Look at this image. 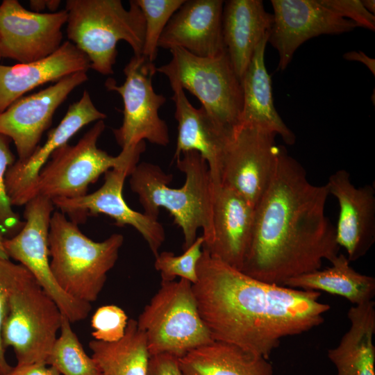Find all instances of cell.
Here are the masks:
<instances>
[{
	"instance_id": "21",
	"label": "cell",
	"mask_w": 375,
	"mask_h": 375,
	"mask_svg": "<svg viewBox=\"0 0 375 375\" xmlns=\"http://www.w3.org/2000/svg\"><path fill=\"white\" fill-rule=\"evenodd\" d=\"M175 104L174 116L178 122V135L174 158L182 153L194 151L206 161L213 184H220L222 164L226 145L232 131L217 122L201 106H193L184 90L171 83Z\"/></svg>"
},
{
	"instance_id": "6",
	"label": "cell",
	"mask_w": 375,
	"mask_h": 375,
	"mask_svg": "<svg viewBox=\"0 0 375 375\" xmlns=\"http://www.w3.org/2000/svg\"><path fill=\"white\" fill-rule=\"evenodd\" d=\"M124 242L114 233L101 242L85 235L78 224L61 212H53L49 233L50 267L60 288L86 303L95 301L115 266Z\"/></svg>"
},
{
	"instance_id": "13",
	"label": "cell",
	"mask_w": 375,
	"mask_h": 375,
	"mask_svg": "<svg viewBox=\"0 0 375 375\" xmlns=\"http://www.w3.org/2000/svg\"><path fill=\"white\" fill-rule=\"evenodd\" d=\"M67 13L28 10L17 0L0 5V55L1 58L28 63L43 59L62 44V28Z\"/></svg>"
},
{
	"instance_id": "9",
	"label": "cell",
	"mask_w": 375,
	"mask_h": 375,
	"mask_svg": "<svg viewBox=\"0 0 375 375\" xmlns=\"http://www.w3.org/2000/svg\"><path fill=\"white\" fill-rule=\"evenodd\" d=\"M169 51L172 59L156 71L196 97L222 126L228 131L238 126L242 88L226 50L214 57L197 56L181 48Z\"/></svg>"
},
{
	"instance_id": "25",
	"label": "cell",
	"mask_w": 375,
	"mask_h": 375,
	"mask_svg": "<svg viewBox=\"0 0 375 375\" xmlns=\"http://www.w3.org/2000/svg\"><path fill=\"white\" fill-rule=\"evenodd\" d=\"M348 331L327 356L336 375H375V303L370 301L351 306L347 313Z\"/></svg>"
},
{
	"instance_id": "38",
	"label": "cell",
	"mask_w": 375,
	"mask_h": 375,
	"mask_svg": "<svg viewBox=\"0 0 375 375\" xmlns=\"http://www.w3.org/2000/svg\"><path fill=\"white\" fill-rule=\"evenodd\" d=\"M345 60L358 61L365 65L370 72L375 75V60L367 56L364 52L352 51L343 55Z\"/></svg>"
},
{
	"instance_id": "29",
	"label": "cell",
	"mask_w": 375,
	"mask_h": 375,
	"mask_svg": "<svg viewBox=\"0 0 375 375\" xmlns=\"http://www.w3.org/2000/svg\"><path fill=\"white\" fill-rule=\"evenodd\" d=\"M71 324L62 315L60 335L47 356L46 364L54 367L61 375H101L95 360L84 351Z\"/></svg>"
},
{
	"instance_id": "17",
	"label": "cell",
	"mask_w": 375,
	"mask_h": 375,
	"mask_svg": "<svg viewBox=\"0 0 375 375\" xmlns=\"http://www.w3.org/2000/svg\"><path fill=\"white\" fill-rule=\"evenodd\" d=\"M106 115L94 104L90 93L84 90L81 99L71 104L60 124L50 131L47 140L26 160L15 162L5 176L6 193L12 206H25L37 196L39 174L52 154L85 126L104 120Z\"/></svg>"
},
{
	"instance_id": "11",
	"label": "cell",
	"mask_w": 375,
	"mask_h": 375,
	"mask_svg": "<svg viewBox=\"0 0 375 375\" xmlns=\"http://www.w3.org/2000/svg\"><path fill=\"white\" fill-rule=\"evenodd\" d=\"M53 206L51 199L41 195L27 202L23 227L15 236L5 238L4 247L8 257L24 266L56 302L62 314L71 323H75L88 317L92 306L65 292L51 272L48 240Z\"/></svg>"
},
{
	"instance_id": "14",
	"label": "cell",
	"mask_w": 375,
	"mask_h": 375,
	"mask_svg": "<svg viewBox=\"0 0 375 375\" xmlns=\"http://www.w3.org/2000/svg\"><path fill=\"white\" fill-rule=\"evenodd\" d=\"M135 167L125 166L111 169L104 174L103 185L94 192L73 199H54L52 202L77 224L84 222L88 216L103 214L112 218L117 226L128 225L133 227L156 257L165 240L162 225L158 219L131 208L123 197L125 179Z\"/></svg>"
},
{
	"instance_id": "28",
	"label": "cell",
	"mask_w": 375,
	"mask_h": 375,
	"mask_svg": "<svg viewBox=\"0 0 375 375\" xmlns=\"http://www.w3.org/2000/svg\"><path fill=\"white\" fill-rule=\"evenodd\" d=\"M92 357L101 375H147L150 355L144 333L137 320H128L124 335L118 341L89 342Z\"/></svg>"
},
{
	"instance_id": "36",
	"label": "cell",
	"mask_w": 375,
	"mask_h": 375,
	"mask_svg": "<svg viewBox=\"0 0 375 375\" xmlns=\"http://www.w3.org/2000/svg\"><path fill=\"white\" fill-rule=\"evenodd\" d=\"M4 375H61L53 366L45 363L34 362L17 364Z\"/></svg>"
},
{
	"instance_id": "16",
	"label": "cell",
	"mask_w": 375,
	"mask_h": 375,
	"mask_svg": "<svg viewBox=\"0 0 375 375\" xmlns=\"http://www.w3.org/2000/svg\"><path fill=\"white\" fill-rule=\"evenodd\" d=\"M274 22L268 42L278 51L283 71L303 42L320 35H338L358 25L323 6L318 0H272Z\"/></svg>"
},
{
	"instance_id": "2",
	"label": "cell",
	"mask_w": 375,
	"mask_h": 375,
	"mask_svg": "<svg viewBox=\"0 0 375 375\" xmlns=\"http://www.w3.org/2000/svg\"><path fill=\"white\" fill-rule=\"evenodd\" d=\"M197 274L192 290L212 340L267 359L283 338L321 325L330 310L319 292L267 283L203 250Z\"/></svg>"
},
{
	"instance_id": "39",
	"label": "cell",
	"mask_w": 375,
	"mask_h": 375,
	"mask_svg": "<svg viewBox=\"0 0 375 375\" xmlns=\"http://www.w3.org/2000/svg\"><path fill=\"white\" fill-rule=\"evenodd\" d=\"M61 3L60 0H31L30 8L32 11L41 12L42 10L47 8L52 12H56Z\"/></svg>"
},
{
	"instance_id": "5",
	"label": "cell",
	"mask_w": 375,
	"mask_h": 375,
	"mask_svg": "<svg viewBox=\"0 0 375 375\" xmlns=\"http://www.w3.org/2000/svg\"><path fill=\"white\" fill-rule=\"evenodd\" d=\"M67 35L88 58L90 69L113 74L117 44L126 42L134 55L142 53L145 22L135 0L126 9L120 0H67Z\"/></svg>"
},
{
	"instance_id": "23",
	"label": "cell",
	"mask_w": 375,
	"mask_h": 375,
	"mask_svg": "<svg viewBox=\"0 0 375 375\" xmlns=\"http://www.w3.org/2000/svg\"><path fill=\"white\" fill-rule=\"evenodd\" d=\"M273 14L261 0H228L224 3L222 35L234 70L241 79L261 40L270 33Z\"/></svg>"
},
{
	"instance_id": "27",
	"label": "cell",
	"mask_w": 375,
	"mask_h": 375,
	"mask_svg": "<svg viewBox=\"0 0 375 375\" xmlns=\"http://www.w3.org/2000/svg\"><path fill=\"white\" fill-rule=\"evenodd\" d=\"M331 266L288 280L283 286L310 291L319 290L345 298L353 306L372 301L375 278L356 272L347 256L338 254Z\"/></svg>"
},
{
	"instance_id": "24",
	"label": "cell",
	"mask_w": 375,
	"mask_h": 375,
	"mask_svg": "<svg viewBox=\"0 0 375 375\" xmlns=\"http://www.w3.org/2000/svg\"><path fill=\"white\" fill-rule=\"evenodd\" d=\"M267 35L257 46L241 83L243 106L238 126L262 128L279 135L287 144H294V133L277 112L273 99L272 80L265 64Z\"/></svg>"
},
{
	"instance_id": "41",
	"label": "cell",
	"mask_w": 375,
	"mask_h": 375,
	"mask_svg": "<svg viewBox=\"0 0 375 375\" xmlns=\"http://www.w3.org/2000/svg\"><path fill=\"white\" fill-rule=\"evenodd\" d=\"M6 238L3 237V235L0 229V258L1 259H9V257L6 253V251L4 247V240Z\"/></svg>"
},
{
	"instance_id": "4",
	"label": "cell",
	"mask_w": 375,
	"mask_h": 375,
	"mask_svg": "<svg viewBox=\"0 0 375 375\" xmlns=\"http://www.w3.org/2000/svg\"><path fill=\"white\" fill-rule=\"evenodd\" d=\"M0 281L7 300L1 333L4 348L13 349L17 364H46L60 329V310L21 264L0 258Z\"/></svg>"
},
{
	"instance_id": "10",
	"label": "cell",
	"mask_w": 375,
	"mask_h": 375,
	"mask_svg": "<svg viewBox=\"0 0 375 375\" xmlns=\"http://www.w3.org/2000/svg\"><path fill=\"white\" fill-rule=\"evenodd\" d=\"M156 69L154 62L142 55L133 56L124 69L123 84L118 85L113 78L105 83L108 90L117 92L123 100V122L113 130L122 149L144 140L163 147L169 142L167 125L158 113L166 97L157 94L152 85Z\"/></svg>"
},
{
	"instance_id": "8",
	"label": "cell",
	"mask_w": 375,
	"mask_h": 375,
	"mask_svg": "<svg viewBox=\"0 0 375 375\" xmlns=\"http://www.w3.org/2000/svg\"><path fill=\"white\" fill-rule=\"evenodd\" d=\"M104 120L96 122L74 145L68 143L58 149L42 169L37 195L49 199H73L88 194L90 184L107 171L125 166H136L144 151L145 142L126 149L117 156L97 147L105 129Z\"/></svg>"
},
{
	"instance_id": "37",
	"label": "cell",
	"mask_w": 375,
	"mask_h": 375,
	"mask_svg": "<svg viewBox=\"0 0 375 375\" xmlns=\"http://www.w3.org/2000/svg\"><path fill=\"white\" fill-rule=\"evenodd\" d=\"M7 312V300L6 292L0 281V375H4L8 372L12 366L8 364L5 357V350L2 342V327Z\"/></svg>"
},
{
	"instance_id": "3",
	"label": "cell",
	"mask_w": 375,
	"mask_h": 375,
	"mask_svg": "<svg viewBox=\"0 0 375 375\" xmlns=\"http://www.w3.org/2000/svg\"><path fill=\"white\" fill-rule=\"evenodd\" d=\"M176 167L184 173V185L173 188L168 185L172 175L158 165L143 162L129 175L131 190L138 194L144 214L158 219L160 208H165L182 231L183 250L197 239L199 228L206 236L210 229L212 182L206 161L197 151L184 152L176 159Z\"/></svg>"
},
{
	"instance_id": "40",
	"label": "cell",
	"mask_w": 375,
	"mask_h": 375,
	"mask_svg": "<svg viewBox=\"0 0 375 375\" xmlns=\"http://www.w3.org/2000/svg\"><path fill=\"white\" fill-rule=\"evenodd\" d=\"M364 8L371 14L375 13V1L374 0H362Z\"/></svg>"
},
{
	"instance_id": "30",
	"label": "cell",
	"mask_w": 375,
	"mask_h": 375,
	"mask_svg": "<svg viewBox=\"0 0 375 375\" xmlns=\"http://www.w3.org/2000/svg\"><path fill=\"white\" fill-rule=\"evenodd\" d=\"M145 22L144 42L142 55L154 62L158 41L173 15L185 0H135Z\"/></svg>"
},
{
	"instance_id": "33",
	"label": "cell",
	"mask_w": 375,
	"mask_h": 375,
	"mask_svg": "<svg viewBox=\"0 0 375 375\" xmlns=\"http://www.w3.org/2000/svg\"><path fill=\"white\" fill-rule=\"evenodd\" d=\"M128 320L124 310L116 305L99 308L91 319L94 340L106 342L119 340L124 335Z\"/></svg>"
},
{
	"instance_id": "20",
	"label": "cell",
	"mask_w": 375,
	"mask_h": 375,
	"mask_svg": "<svg viewBox=\"0 0 375 375\" xmlns=\"http://www.w3.org/2000/svg\"><path fill=\"white\" fill-rule=\"evenodd\" d=\"M222 0H185L158 41V48H181L199 57H214L226 50L222 35Z\"/></svg>"
},
{
	"instance_id": "32",
	"label": "cell",
	"mask_w": 375,
	"mask_h": 375,
	"mask_svg": "<svg viewBox=\"0 0 375 375\" xmlns=\"http://www.w3.org/2000/svg\"><path fill=\"white\" fill-rule=\"evenodd\" d=\"M11 140L0 134V229L9 238L19 232L24 226L19 216L13 211L6 193L5 176L7 169L15 162V156L10 148Z\"/></svg>"
},
{
	"instance_id": "26",
	"label": "cell",
	"mask_w": 375,
	"mask_h": 375,
	"mask_svg": "<svg viewBox=\"0 0 375 375\" xmlns=\"http://www.w3.org/2000/svg\"><path fill=\"white\" fill-rule=\"evenodd\" d=\"M178 360L183 375H274L268 359L222 341L197 347Z\"/></svg>"
},
{
	"instance_id": "7",
	"label": "cell",
	"mask_w": 375,
	"mask_h": 375,
	"mask_svg": "<svg viewBox=\"0 0 375 375\" xmlns=\"http://www.w3.org/2000/svg\"><path fill=\"white\" fill-rule=\"evenodd\" d=\"M150 356L169 353L178 358L213 341L197 308L188 280L161 281L138 320Z\"/></svg>"
},
{
	"instance_id": "31",
	"label": "cell",
	"mask_w": 375,
	"mask_h": 375,
	"mask_svg": "<svg viewBox=\"0 0 375 375\" xmlns=\"http://www.w3.org/2000/svg\"><path fill=\"white\" fill-rule=\"evenodd\" d=\"M203 243L202 236H199L181 255L175 256L171 251L159 252L155 257L154 267L160 273L161 281H170L179 277L194 284L197 281V267L202 255Z\"/></svg>"
},
{
	"instance_id": "1",
	"label": "cell",
	"mask_w": 375,
	"mask_h": 375,
	"mask_svg": "<svg viewBox=\"0 0 375 375\" xmlns=\"http://www.w3.org/2000/svg\"><path fill=\"white\" fill-rule=\"evenodd\" d=\"M326 184L315 185L279 145L274 173L255 207L251 238L241 272L267 283L320 269L339 254L335 228L326 215Z\"/></svg>"
},
{
	"instance_id": "34",
	"label": "cell",
	"mask_w": 375,
	"mask_h": 375,
	"mask_svg": "<svg viewBox=\"0 0 375 375\" xmlns=\"http://www.w3.org/2000/svg\"><path fill=\"white\" fill-rule=\"evenodd\" d=\"M339 17L355 22L358 26L375 30V16L369 12L360 0H318Z\"/></svg>"
},
{
	"instance_id": "42",
	"label": "cell",
	"mask_w": 375,
	"mask_h": 375,
	"mask_svg": "<svg viewBox=\"0 0 375 375\" xmlns=\"http://www.w3.org/2000/svg\"><path fill=\"white\" fill-rule=\"evenodd\" d=\"M1 55H0V60H1Z\"/></svg>"
},
{
	"instance_id": "12",
	"label": "cell",
	"mask_w": 375,
	"mask_h": 375,
	"mask_svg": "<svg viewBox=\"0 0 375 375\" xmlns=\"http://www.w3.org/2000/svg\"><path fill=\"white\" fill-rule=\"evenodd\" d=\"M276 135L262 128L238 126L226 145L220 184L236 191L254 208L275 171L279 153Z\"/></svg>"
},
{
	"instance_id": "19",
	"label": "cell",
	"mask_w": 375,
	"mask_h": 375,
	"mask_svg": "<svg viewBox=\"0 0 375 375\" xmlns=\"http://www.w3.org/2000/svg\"><path fill=\"white\" fill-rule=\"evenodd\" d=\"M326 185L338 202L340 212L335 228L338 246L350 262L364 256L375 242V190L371 185L356 187L349 173L339 169Z\"/></svg>"
},
{
	"instance_id": "15",
	"label": "cell",
	"mask_w": 375,
	"mask_h": 375,
	"mask_svg": "<svg viewBox=\"0 0 375 375\" xmlns=\"http://www.w3.org/2000/svg\"><path fill=\"white\" fill-rule=\"evenodd\" d=\"M88 80L85 72L70 74L38 92L21 97L0 113V134L13 141L17 160L24 161L34 153L56 110L75 88Z\"/></svg>"
},
{
	"instance_id": "22",
	"label": "cell",
	"mask_w": 375,
	"mask_h": 375,
	"mask_svg": "<svg viewBox=\"0 0 375 375\" xmlns=\"http://www.w3.org/2000/svg\"><path fill=\"white\" fill-rule=\"evenodd\" d=\"M90 69L87 56L70 41L51 55L31 62L0 65V113L24 95L46 83Z\"/></svg>"
},
{
	"instance_id": "18",
	"label": "cell",
	"mask_w": 375,
	"mask_h": 375,
	"mask_svg": "<svg viewBox=\"0 0 375 375\" xmlns=\"http://www.w3.org/2000/svg\"><path fill=\"white\" fill-rule=\"evenodd\" d=\"M255 208L234 190L212 183L211 225L202 250L241 270L252 234Z\"/></svg>"
},
{
	"instance_id": "35",
	"label": "cell",
	"mask_w": 375,
	"mask_h": 375,
	"mask_svg": "<svg viewBox=\"0 0 375 375\" xmlns=\"http://www.w3.org/2000/svg\"><path fill=\"white\" fill-rule=\"evenodd\" d=\"M178 359L169 353L150 356L147 375H183Z\"/></svg>"
}]
</instances>
